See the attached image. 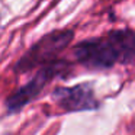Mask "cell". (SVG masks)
I'll return each mask as SVG.
<instances>
[{"label":"cell","instance_id":"obj_1","mask_svg":"<svg viewBox=\"0 0 135 135\" xmlns=\"http://www.w3.org/2000/svg\"><path fill=\"white\" fill-rule=\"evenodd\" d=\"M73 55L89 70H109L116 62L132 64L135 57V33L131 29H115L105 38L79 42Z\"/></svg>","mask_w":135,"mask_h":135},{"label":"cell","instance_id":"obj_2","mask_svg":"<svg viewBox=\"0 0 135 135\" xmlns=\"http://www.w3.org/2000/svg\"><path fill=\"white\" fill-rule=\"evenodd\" d=\"M39 70L26 84L19 87L15 93H12L6 99V109L9 113H16L23 109L28 103L33 102L45 87L57 77H65L71 71V65L64 60H54V61L38 67Z\"/></svg>","mask_w":135,"mask_h":135},{"label":"cell","instance_id":"obj_3","mask_svg":"<svg viewBox=\"0 0 135 135\" xmlns=\"http://www.w3.org/2000/svg\"><path fill=\"white\" fill-rule=\"evenodd\" d=\"M73 38L74 32L70 29L52 31L44 35L21 57L15 65V71L22 74L57 60L60 54L70 45Z\"/></svg>","mask_w":135,"mask_h":135},{"label":"cell","instance_id":"obj_4","mask_svg":"<svg viewBox=\"0 0 135 135\" xmlns=\"http://www.w3.org/2000/svg\"><path fill=\"white\" fill-rule=\"evenodd\" d=\"M52 99L65 112L94 110L99 108V100L94 96L93 86L81 83L71 87H57L52 91Z\"/></svg>","mask_w":135,"mask_h":135}]
</instances>
